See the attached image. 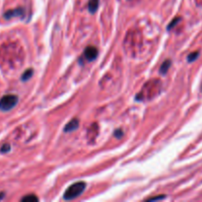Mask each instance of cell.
Masks as SVG:
<instances>
[{
  "label": "cell",
  "mask_w": 202,
  "mask_h": 202,
  "mask_svg": "<svg viewBox=\"0 0 202 202\" xmlns=\"http://www.w3.org/2000/svg\"><path fill=\"white\" fill-rule=\"evenodd\" d=\"M86 188V184L84 182H78L75 184H71L67 188L64 192L63 197L65 200H72V199L77 198L78 196H80L83 193V191Z\"/></svg>",
  "instance_id": "cell-1"
},
{
  "label": "cell",
  "mask_w": 202,
  "mask_h": 202,
  "mask_svg": "<svg viewBox=\"0 0 202 202\" xmlns=\"http://www.w3.org/2000/svg\"><path fill=\"white\" fill-rule=\"evenodd\" d=\"M18 97L16 95H12V94L3 96L0 99V109L3 112H8V110L12 109L18 104Z\"/></svg>",
  "instance_id": "cell-2"
},
{
  "label": "cell",
  "mask_w": 202,
  "mask_h": 202,
  "mask_svg": "<svg viewBox=\"0 0 202 202\" xmlns=\"http://www.w3.org/2000/svg\"><path fill=\"white\" fill-rule=\"evenodd\" d=\"M98 48L95 47H87L84 50V57L87 59L88 61L95 60L98 56Z\"/></svg>",
  "instance_id": "cell-3"
},
{
  "label": "cell",
  "mask_w": 202,
  "mask_h": 202,
  "mask_svg": "<svg viewBox=\"0 0 202 202\" xmlns=\"http://www.w3.org/2000/svg\"><path fill=\"white\" fill-rule=\"evenodd\" d=\"M23 14H24V9H23V8H16V9L8 10V11L5 12L4 18L9 20V19H11L13 17H19V16H23Z\"/></svg>",
  "instance_id": "cell-4"
},
{
  "label": "cell",
  "mask_w": 202,
  "mask_h": 202,
  "mask_svg": "<svg viewBox=\"0 0 202 202\" xmlns=\"http://www.w3.org/2000/svg\"><path fill=\"white\" fill-rule=\"evenodd\" d=\"M78 126H79V119L78 118H73L65 125L64 131L65 132H71V131H74L75 129H77Z\"/></svg>",
  "instance_id": "cell-5"
},
{
  "label": "cell",
  "mask_w": 202,
  "mask_h": 202,
  "mask_svg": "<svg viewBox=\"0 0 202 202\" xmlns=\"http://www.w3.org/2000/svg\"><path fill=\"white\" fill-rule=\"evenodd\" d=\"M171 65H172V61L170 60V59H167V60L164 61L163 64L161 65V67H160V72H161L162 74H166L167 72H168L169 68L171 67Z\"/></svg>",
  "instance_id": "cell-6"
},
{
  "label": "cell",
  "mask_w": 202,
  "mask_h": 202,
  "mask_svg": "<svg viewBox=\"0 0 202 202\" xmlns=\"http://www.w3.org/2000/svg\"><path fill=\"white\" fill-rule=\"evenodd\" d=\"M89 11L91 13H95L99 7V0H90L89 1Z\"/></svg>",
  "instance_id": "cell-7"
},
{
  "label": "cell",
  "mask_w": 202,
  "mask_h": 202,
  "mask_svg": "<svg viewBox=\"0 0 202 202\" xmlns=\"http://www.w3.org/2000/svg\"><path fill=\"white\" fill-rule=\"evenodd\" d=\"M21 201L36 202V201H39V198H37V196H36L35 194H28V195H26V196H24V197L21 198Z\"/></svg>",
  "instance_id": "cell-8"
},
{
  "label": "cell",
  "mask_w": 202,
  "mask_h": 202,
  "mask_svg": "<svg viewBox=\"0 0 202 202\" xmlns=\"http://www.w3.org/2000/svg\"><path fill=\"white\" fill-rule=\"evenodd\" d=\"M33 73H34V71H33V69H32V68L26 70V71L22 74V77H21V79H22L23 81L29 80L30 78L32 77V75H33Z\"/></svg>",
  "instance_id": "cell-9"
},
{
  "label": "cell",
  "mask_w": 202,
  "mask_h": 202,
  "mask_svg": "<svg viewBox=\"0 0 202 202\" xmlns=\"http://www.w3.org/2000/svg\"><path fill=\"white\" fill-rule=\"evenodd\" d=\"M198 56H199V52H191L190 54H188V56H187V61H188V62H193L194 60H196V58H197Z\"/></svg>",
  "instance_id": "cell-10"
},
{
  "label": "cell",
  "mask_w": 202,
  "mask_h": 202,
  "mask_svg": "<svg viewBox=\"0 0 202 202\" xmlns=\"http://www.w3.org/2000/svg\"><path fill=\"white\" fill-rule=\"evenodd\" d=\"M10 149H11V147H10L9 144H3L1 147V149H0V151H1L2 153H6V152H9Z\"/></svg>",
  "instance_id": "cell-11"
},
{
  "label": "cell",
  "mask_w": 202,
  "mask_h": 202,
  "mask_svg": "<svg viewBox=\"0 0 202 202\" xmlns=\"http://www.w3.org/2000/svg\"><path fill=\"white\" fill-rule=\"evenodd\" d=\"M179 20H180V18H179V17H177V18H174V20L172 21V23L170 24V25L168 26V29H169V30H171V28H173V27H174V25H177V24L179 22Z\"/></svg>",
  "instance_id": "cell-12"
},
{
  "label": "cell",
  "mask_w": 202,
  "mask_h": 202,
  "mask_svg": "<svg viewBox=\"0 0 202 202\" xmlns=\"http://www.w3.org/2000/svg\"><path fill=\"white\" fill-rule=\"evenodd\" d=\"M122 135H123V132L120 130V129H117V130H115V132H114V136L117 137V138H120V137L122 136Z\"/></svg>",
  "instance_id": "cell-13"
},
{
  "label": "cell",
  "mask_w": 202,
  "mask_h": 202,
  "mask_svg": "<svg viewBox=\"0 0 202 202\" xmlns=\"http://www.w3.org/2000/svg\"><path fill=\"white\" fill-rule=\"evenodd\" d=\"M165 197H166L165 195H160V196H155V197H150V198H148L147 200H160V199H163Z\"/></svg>",
  "instance_id": "cell-14"
},
{
  "label": "cell",
  "mask_w": 202,
  "mask_h": 202,
  "mask_svg": "<svg viewBox=\"0 0 202 202\" xmlns=\"http://www.w3.org/2000/svg\"><path fill=\"white\" fill-rule=\"evenodd\" d=\"M3 198H4V193L1 192V193H0V200H2Z\"/></svg>",
  "instance_id": "cell-15"
}]
</instances>
